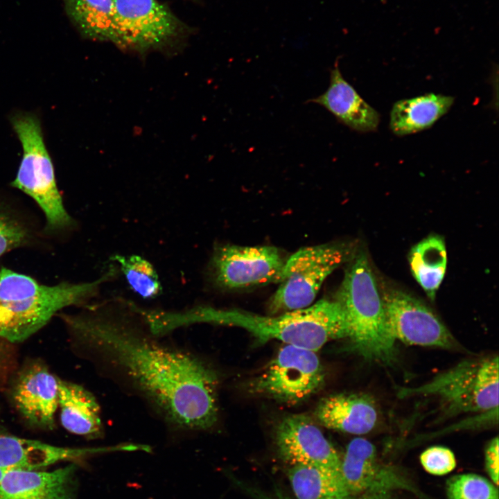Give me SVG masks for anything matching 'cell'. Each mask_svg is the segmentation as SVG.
Wrapping results in <instances>:
<instances>
[{"instance_id": "cell-1", "label": "cell", "mask_w": 499, "mask_h": 499, "mask_svg": "<svg viewBox=\"0 0 499 499\" xmlns=\"http://www.w3.org/2000/svg\"><path fill=\"white\" fill-rule=\"evenodd\" d=\"M65 320L100 374L139 399L172 432L193 434L216 425V371L154 334L139 306L116 297Z\"/></svg>"}, {"instance_id": "cell-2", "label": "cell", "mask_w": 499, "mask_h": 499, "mask_svg": "<svg viewBox=\"0 0 499 499\" xmlns=\"http://www.w3.org/2000/svg\"><path fill=\"white\" fill-rule=\"evenodd\" d=\"M195 324L240 327L260 343L277 340L315 352L331 340L348 338L349 331L346 314L336 299H322L277 316L205 305L179 311L162 310L158 316L159 326L164 333Z\"/></svg>"}, {"instance_id": "cell-3", "label": "cell", "mask_w": 499, "mask_h": 499, "mask_svg": "<svg viewBox=\"0 0 499 499\" xmlns=\"http://www.w3.org/2000/svg\"><path fill=\"white\" fill-rule=\"evenodd\" d=\"M119 268L110 265L99 278L84 283L44 285L29 276L0 269V337L22 342L36 333L62 309L96 296L114 279Z\"/></svg>"}, {"instance_id": "cell-4", "label": "cell", "mask_w": 499, "mask_h": 499, "mask_svg": "<svg viewBox=\"0 0 499 499\" xmlns=\"http://www.w3.org/2000/svg\"><path fill=\"white\" fill-rule=\"evenodd\" d=\"M335 299L346 314L353 349L366 360L392 362L396 342L388 331L382 294L365 253L355 256Z\"/></svg>"}, {"instance_id": "cell-5", "label": "cell", "mask_w": 499, "mask_h": 499, "mask_svg": "<svg viewBox=\"0 0 499 499\" xmlns=\"http://www.w3.org/2000/svg\"><path fill=\"white\" fill-rule=\"evenodd\" d=\"M10 123L23 150L12 186L35 201L44 214L48 230L56 231L71 226L73 221L58 190L39 118L31 112H17L11 116Z\"/></svg>"}, {"instance_id": "cell-6", "label": "cell", "mask_w": 499, "mask_h": 499, "mask_svg": "<svg viewBox=\"0 0 499 499\" xmlns=\"http://www.w3.org/2000/svg\"><path fill=\"white\" fill-rule=\"evenodd\" d=\"M498 357L464 360L430 380L399 390L401 397L432 396L449 414L498 412Z\"/></svg>"}, {"instance_id": "cell-7", "label": "cell", "mask_w": 499, "mask_h": 499, "mask_svg": "<svg viewBox=\"0 0 499 499\" xmlns=\"http://www.w3.org/2000/svg\"><path fill=\"white\" fill-rule=\"evenodd\" d=\"M352 254L349 245L329 243L299 249L286 259L269 308L272 314L306 308L325 279Z\"/></svg>"}, {"instance_id": "cell-8", "label": "cell", "mask_w": 499, "mask_h": 499, "mask_svg": "<svg viewBox=\"0 0 499 499\" xmlns=\"http://www.w3.org/2000/svg\"><path fill=\"white\" fill-rule=\"evenodd\" d=\"M116 45L145 53L172 47L187 33V27L157 0H114Z\"/></svg>"}, {"instance_id": "cell-9", "label": "cell", "mask_w": 499, "mask_h": 499, "mask_svg": "<svg viewBox=\"0 0 499 499\" xmlns=\"http://www.w3.org/2000/svg\"><path fill=\"white\" fill-rule=\"evenodd\" d=\"M325 373L315 351L286 344L251 383L252 392L295 404L317 392Z\"/></svg>"}, {"instance_id": "cell-10", "label": "cell", "mask_w": 499, "mask_h": 499, "mask_svg": "<svg viewBox=\"0 0 499 499\" xmlns=\"http://www.w3.org/2000/svg\"><path fill=\"white\" fill-rule=\"evenodd\" d=\"M286 259L275 247L216 245L207 267L209 281L223 290L278 283Z\"/></svg>"}, {"instance_id": "cell-11", "label": "cell", "mask_w": 499, "mask_h": 499, "mask_svg": "<svg viewBox=\"0 0 499 499\" xmlns=\"http://www.w3.org/2000/svg\"><path fill=\"white\" fill-rule=\"evenodd\" d=\"M382 297L387 327L395 342L447 349L457 347L446 326L415 297L396 289L385 290Z\"/></svg>"}, {"instance_id": "cell-12", "label": "cell", "mask_w": 499, "mask_h": 499, "mask_svg": "<svg viewBox=\"0 0 499 499\" xmlns=\"http://www.w3.org/2000/svg\"><path fill=\"white\" fill-rule=\"evenodd\" d=\"M275 439L280 456L291 466L311 465L340 472L338 452L308 417H286L279 424Z\"/></svg>"}, {"instance_id": "cell-13", "label": "cell", "mask_w": 499, "mask_h": 499, "mask_svg": "<svg viewBox=\"0 0 499 499\" xmlns=\"http://www.w3.org/2000/svg\"><path fill=\"white\" fill-rule=\"evenodd\" d=\"M340 473L349 496L395 489L416 492L403 476L379 462L374 446L363 438H355L347 445Z\"/></svg>"}, {"instance_id": "cell-14", "label": "cell", "mask_w": 499, "mask_h": 499, "mask_svg": "<svg viewBox=\"0 0 499 499\" xmlns=\"http://www.w3.org/2000/svg\"><path fill=\"white\" fill-rule=\"evenodd\" d=\"M76 466L45 471L12 469L0 482V499H77Z\"/></svg>"}, {"instance_id": "cell-15", "label": "cell", "mask_w": 499, "mask_h": 499, "mask_svg": "<svg viewBox=\"0 0 499 499\" xmlns=\"http://www.w3.org/2000/svg\"><path fill=\"white\" fill-rule=\"evenodd\" d=\"M114 450H117V446L67 448L0 434V468L40 469L58 462L78 460L99 453Z\"/></svg>"}, {"instance_id": "cell-16", "label": "cell", "mask_w": 499, "mask_h": 499, "mask_svg": "<svg viewBox=\"0 0 499 499\" xmlns=\"http://www.w3.org/2000/svg\"><path fill=\"white\" fill-rule=\"evenodd\" d=\"M58 382L46 368L36 366L19 378L13 398L21 414L31 424L43 429L55 427L58 409Z\"/></svg>"}, {"instance_id": "cell-17", "label": "cell", "mask_w": 499, "mask_h": 499, "mask_svg": "<svg viewBox=\"0 0 499 499\" xmlns=\"http://www.w3.org/2000/svg\"><path fill=\"white\" fill-rule=\"evenodd\" d=\"M308 102L324 107L339 122L358 132L375 131L380 122L379 113L344 79L338 62L331 71L326 91Z\"/></svg>"}, {"instance_id": "cell-18", "label": "cell", "mask_w": 499, "mask_h": 499, "mask_svg": "<svg viewBox=\"0 0 499 499\" xmlns=\"http://www.w3.org/2000/svg\"><path fill=\"white\" fill-rule=\"evenodd\" d=\"M315 416L325 427L353 435L372 430L378 414L374 401L367 394H338L322 399Z\"/></svg>"}, {"instance_id": "cell-19", "label": "cell", "mask_w": 499, "mask_h": 499, "mask_svg": "<svg viewBox=\"0 0 499 499\" xmlns=\"http://www.w3.org/2000/svg\"><path fill=\"white\" fill-rule=\"evenodd\" d=\"M58 408L61 424L68 432L88 439L103 437L100 405L84 387L59 380Z\"/></svg>"}, {"instance_id": "cell-20", "label": "cell", "mask_w": 499, "mask_h": 499, "mask_svg": "<svg viewBox=\"0 0 499 499\" xmlns=\"http://www.w3.org/2000/svg\"><path fill=\"white\" fill-rule=\"evenodd\" d=\"M453 102V96L435 94L399 100L392 108L389 128L398 136L429 128L448 112Z\"/></svg>"}, {"instance_id": "cell-21", "label": "cell", "mask_w": 499, "mask_h": 499, "mask_svg": "<svg viewBox=\"0 0 499 499\" xmlns=\"http://www.w3.org/2000/svg\"><path fill=\"white\" fill-rule=\"evenodd\" d=\"M66 14L85 37L116 44L114 0H62Z\"/></svg>"}, {"instance_id": "cell-22", "label": "cell", "mask_w": 499, "mask_h": 499, "mask_svg": "<svg viewBox=\"0 0 499 499\" xmlns=\"http://www.w3.org/2000/svg\"><path fill=\"white\" fill-rule=\"evenodd\" d=\"M411 272L417 282L434 300L446 273L447 253L443 238L431 235L414 245L409 254Z\"/></svg>"}, {"instance_id": "cell-23", "label": "cell", "mask_w": 499, "mask_h": 499, "mask_svg": "<svg viewBox=\"0 0 499 499\" xmlns=\"http://www.w3.org/2000/svg\"><path fill=\"white\" fill-rule=\"evenodd\" d=\"M297 499H329L349 496L340 472L330 469L297 464L288 471Z\"/></svg>"}, {"instance_id": "cell-24", "label": "cell", "mask_w": 499, "mask_h": 499, "mask_svg": "<svg viewBox=\"0 0 499 499\" xmlns=\"http://www.w3.org/2000/svg\"><path fill=\"white\" fill-rule=\"evenodd\" d=\"M116 262L132 290L145 299H154L162 291L158 274L152 264L139 255L114 254Z\"/></svg>"}, {"instance_id": "cell-25", "label": "cell", "mask_w": 499, "mask_h": 499, "mask_svg": "<svg viewBox=\"0 0 499 499\" xmlns=\"http://www.w3.org/2000/svg\"><path fill=\"white\" fill-rule=\"evenodd\" d=\"M448 499H499L498 486L475 473L452 476L446 481Z\"/></svg>"}, {"instance_id": "cell-26", "label": "cell", "mask_w": 499, "mask_h": 499, "mask_svg": "<svg viewBox=\"0 0 499 499\" xmlns=\"http://www.w3.org/2000/svg\"><path fill=\"white\" fill-rule=\"evenodd\" d=\"M423 468L435 475H444L455 469L456 459L449 448L435 446L425 450L420 455Z\"/></svg>"}, {"instance_id": "cell-27", "label": "cell", "mask_w": 499, "mask_h": 499, "mask_svg": "<svg viewBox=\"0 0 499 499\" xmlns=\"http://www.w3.org/2000/svg\"><path fill=\"white\" fill-rule=\"evenodd\" d=\"M28 239L26 227L0 210V256L26 243Z\"/></svg>"}, {"instance_id": "cell-28", "label": "cell", "mask_w": 499, "mask_h": 499, "mask_svg": "<svg viewBox=\"0 0 499 499\" xmlns=\"http://www.w3.org/2000/svg\"><path fill=\"white\" fill-rule=\"evenodd\" d=\"M499 443L498 437L492 439L487 444L484 452V462L487 472L491 481L498 485L499 471Z\"/></svg>"}, {"instance_id": "cell-29", "label": "cell", "mask_w": 499, "mask_h": 499, "mask_svg": "<svg viewBox=\"0 0 499 499\" xmlns=\"http://www.w3.org/2000/svg\"><path fill=\"white\" fill-rule=\"evenodd\" d=\"M232 480L242 489H243L249 495H250L254 499H288L286 496H283L278 490L274 492L269 493L259 490L257 488L250 487L244 483L236 480L234 478ZM329 499H351V496L340 497V498H332Z\"/></svg>"}, {"instance_id": "cell-30", "label": "cell", "mask_w": 499, "mask_h": 499, "mask_svg": "<svg viewBox=\"0 0 499 499\" xmlns=\"http://www.w3.org/2000/svg\"><path fill=\"white\" fill-rule=\"evenodd\" d=\"M351 499H394L391 491L367 492L351 496Z\"/></svg>"}, {"instance_id": "cell-31", "label": "cell", "mask_w": 499, "mask_h": 499, "mask_svg": "<svg viewBox=\"0 0 499 499\" xmlns=\"http://www.w3.org/2000/svg\"><path fill=\"white\" fill-rule=\"evenodd\" d=\"M10 470H12V469H1V468H0V482H1V480H3V478H4L5 475H6L9 471H10Z\"/></svg>"}]
</instances>
